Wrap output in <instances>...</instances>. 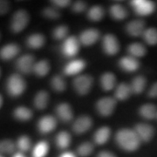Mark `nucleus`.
Listing matches in <instances>:
<instances>
[{"instance_id":"2","label":"nucleus","mask_w":157,"mask_h":157,"mask_svg":"<svg viewBox=\"0 0 157 157\" xmlns=\"http://www.w3.org/2000/svg\"><path fill=\"white\" fill-rule=\"evenodd\" d=\"M7 92L12 97H17L21 95L25 92L26 84L24 78L18 74H12L7 80Z\"/></svg>"},{"instance_id":"50","label":"nucleus","mask_w":157,"mask_h":157,"mask_svg":"<svg viewBox=\"0 0 157 157\" xmlns=\"http://www.w3.org/2000/svg\"><path fill=\"white\" fill-rule=\"evenodd\" d=\"M0 73H1V72H0Z\"/></svg>"},{"instance_id":"6","label":"nucleus","mask_w":157,"mask_h":157,"mask_svg":"<svg viewBox=\"0 0 157 157\" xmlns=\"http://www.w3.org/2000/svg\"><path fill=\"white\" fill-rule=\"evenodd\" d=\"M116 106V101L111 97L102 98L98 101L96 104V107L98 112L102 116H109L111 115Z\"/></svg>"},{"instance_id":"1","label":"nucleus","mask_w":157,"mask_h":157,"mask_svg":"<svg viewBox=\"0 0 157 157\" xmlns=\"http://www.w3.org/2000/svg\"><path fill=\"white\" fill-rule=\"evenodd\" d=\"M115 139L118 145L126 151H135L140 147V138L138 137L135 130L132 129H121L115 135Z\"/></svg>"},{"instance_id":"21","label":"nucleus","mask_w":157,"mask_h":157,"mask_svg":"<svg viewBox=\"0 0 157 157\" xmlns=\"http://www.w3.org/2000/svg\"><path fill=\"white\" fill-rule=\"evenodd\" d=\"M27 45L33 49H39L42 47L45 42V37L42 34H33L27 39Z\"/></svg>"},{"instance_id":"32","label":"nucleus","mask_w":157,"mask_h":157,"mask_svg":"<svg viewBox=\"0 0 157 157\" xmlns=\"http://www.w3.org/2000/svg\"><path fill=\"white\" fill-rule=\"evenodd\" d=\"M49 150V146L46 141H40L34 147L33 155V157H45Z\"/></svg>"},{"instance_id":"5","label":"nucleus","mask_w":157,"mask_h":157,"mask_svg":"<svg viewBox=\"0 0 157 157\" xmlns=\"http://www.w3.org/2000/svg\"><path fill=\"white\" fill-rule=\"evenodd\" d=\"M93 85V78L89 75H79L73 81V86L76 92L80 95H85L89 93Z\"/></svg>"},{"instance_id":"47","label":"nucleus","mask_w":157,"mask_h":157,"mask_svg":"<svg viewBox=\"0 0 157 157\" xmlns=\"http://www.w3.org/2000/svg\"><path fill=\"white\" fill-rule=\"evenodd\" d=\"M2 102H3V99H2V97L0 95V107L2 106Z\"/></svg>"},{"instance_id":"38","label":"nucleus","mask_w":157,"mask_h":157,"mask_svg":"<svg viewBox=\"0 0 157 157\" xmlns=\"http://www.w3.org/2000/svg\"><path fill=\"white\" fill-rule=\"evenodd\" d=\"M17 147L22 151H27L31 147V141L27 136H21L17 140Z\"/></svg>"},{"instance_id":"9","label":"nucleus","mask_w":157,"mask_h":157,"mask_svg":"<svg viewBox=\"0 0 157 157\" xmlns=\"http://www.w3.org/2000/svg\"><path fill=\"white\" fill-rule=\"evenodd\" d=\"M103 49L108 55H115L120 50V44L115 36L107 34L103 39Z\"/></svg>"},{"instance_id":"35","label":"nucleus","mask_w":157,"mask_h":157,"mask_svg":"<svg viewBox=\"0 0 157 157\" xmlns=\"http://www.w3.org/2000/svg\"><path fill=\"white\" fill-rule=\"evenodd\" d=\"M94 146L89 142H84L78 147V154L82 157H86L92 154Z\"/></svg>"},{"instance_id":"44","label":"nucleus","mask_w":157,"mask_h":157,"mask_svg":"<svg viewBox=\"0 0 157 157\" xmlns=\"http://www.w3.org/2000/svg\"><path fill=\"white\" fill-rule=\"evenodd\" d=\"M97 157H116L113 154L110 153L108 151H101V153H99V155H97Z\"/></svg>"},{"instance_id":"19","label":"nucleus","mask_w":157,"mask_h":157,"mask_svg":"<svg viewBox=\"0 0 157 157\" xmlns=\"http://www.w3.org/2000/svg\"><path fill=\"white\" fill-rule=\"evenodd\" d=\"M139 113L141 117L147 120H153L157 116V109L153 104H145L140 107Z\"/></svg>"},{"instance_id":"31","label":"nucleus","mask_w":157,"mask_h":157,"mask_svg":"<svg viewBox=\"0 0 157 157\" xmlns=\"http://www.w3.org/2000/svg\"><path fill=\"white\" fill-rule=\"evenodd\" d=\"M71 142V136L67 132H60L56 138L57 146L61 149L67 148Z\"/></svg>"},{"instance_id":"39","label":"nucleus","mask_w":157,"mask_h":157,"mask_svg":"<svg viewBox=\"0 0 157 157\" xmlns=\"http://www.w3.org/2000/svg\"><path fill=\"white\" fill-rule=\"evenodd\" d=\"M42 13L45 17L51 18V19H57L60 17V13L59 12V11H57L56 9H53V8H50V7L45 8Z\"/></svg>"},{"instance_id":"25","label":"nucleus","mask_w":157,"mask_h":157,"mask_svg":"<svg viewBox=\"0 0 157 157\" xmlns=\"http://www.w3.org/2000/svg\"><path fill=\"white\" fill-rule=\"evenodd\" d=\"M146 78L143 76H137L135 77L132 83H131V90L132 92L135 94H139L140 93H142V91L144 90L145 86H146Z\"/></svg>"},{"instance_id":"10","label":"nucleus","mask_w":157,"mask_h":157,"mask_svg":"<svg viewBox=\"0 0 157 157\" xmlns=\"http://www.w3.org/2000/svg\"><path fill=\"white\" fill-rule=\"evenodd\" d=\"M34 65V57L29 54L20 57L17 61V69L23 73H30L33 72Z\"/></svg>"},{"instance_id":"42","label":"nucleus","mask_w":157,"mask_h":157,"mask_svg":"<svg viewBox=\"0 0 157 157\" xmlns=\"http://www.w3.org/2000/svg\"><path fill=\"white\" fill-rule=\"evenodd\" d=\"M52 3L58 7H66L70 4V1H68V0H54V1H52Z\"/></svg>"},{"instance_id":"13","label":"nucleus","mask_w":157,"mask_h":157,"mask_svg":"<svg viewBox=\"0 0 157 157\" xmlns=\"http://www.w3.org/2000/svg\"><path fill=\"white\" fill-rule=\"evenodd\" d=\"M127 33L133 37H139L145 32V23L140 19H136L128 24Z\"/></svg>"},{"instance_id":"12","label":"nucleus","mask_w":157,"mask_h":157,"mask_svg":"<svg viewBox=\"0 0 157 157\" xmlns=\"http://www.w3.org/2000/svg\"><path fill=\"white\" fill-rule=\"evenodd\" d=\"M56 125L57 121L55 118L51 115H45L39 120L38 127L41 133L47 134V133L52 132V130H54V128H56Z\"/></svg>"},{"instance_id":"24","label":"nucleus","mask_w":157,"mask_h":157,"mask_svg":"<svg viewBox=\"0 0 157 157\" xmlns=\"http://www.w3.org/2000/svg\"><path fill=\"white\" fill-rule=\"evenodd\" d=\"M49 95L45 91L39 92L34 99V105L38 109H45L48 105Z\"/></svg>"},{"instance_id":"18","label":"nucleus","mask_w":157,"mask_h":157,"mask_svg":"<svg viewBox=\"0 0 157 157\" xmlns=\"http://www.w3.org/2000/svg\"><path fill=\"white\" fill-rule=\"evenodd\" d=\"M86 67V63L82 59H75L68 63L64 69V72L67 75H74L80 73Z\"/></svg>"},{"instance_id":"4","label":"nucleus","mask_w":157,"mask_h":157,"mask_svg":"<svg viewBox=\"0 0 157 157\" xmlns=\"http://www.w3.org/2000/svg\"><path fill=\"white\" fill-rule=\"evenodd\" d=\"M131 6H133L135 12L140 16H148L155 9V4L147 0H134L131 1Z\"/></svg>"},{"instance_id":"43","label":"nucleus","mask_w":157,"mask_h":157,"mask_svg":"<svg viewBox=\"0 0 157 157\" xmlns=\"http://www.w3.org/2000/svg\"><path fill=\"white\" fill-rule=\"evenodd\" d=\"M148 96L150 98H157V82L151 86V88L148 91Z\"/></svg>"},{"instance_id":"29","label":"nucleus","mask_w":157,"mask_h":157,"mask_svg":"<svg viewBox=\"0 0 157 157\" xmlns=\"http://www.w3.org/2000/svg\"><path fill=\"white\" fill-rule=\"evenodd\" d=\"M14 116L19 121H25L33 117V113L27 107H19L14 111Z\"/></svg>"},{"instance_id":"37","label":"nucleus","mask_w":157,"mask_h":157,"mask_svg":"<svg viewBox=\"0 0 157 157\" xmlns=\"http://www.w3.org/2000/svg\"><path fill=\"white\" fill-rule=\"evenodd\" d=\"M68 33V28L66 25H60L57 27L53 32V36L56 39H65Z\"/></svg>"},{"instance_id":"11","label":"nucleus","mask_w":157,"mask_h":157,"mask_svg":"<svg viewBox=\"0 0 157 157\" xmlns=\"http://www.w3.org/2000/svg\"><path fill=\"white\" fill-rule=\"evenodd\" d=\"M100 38V33L95 29H88L84 31L79 36V41L82 45H92Z\"/></svg>"},{"instance_id":"8","label":"nucleus","mask_w":157,"mask_h":157,"mask_svg":"<svg viewBox=\"0 0 157 157\" xmlns=\"http://www.w3.org/2000/svg\"><path fill=\"white\" fill-rule=\"evenodd\" d=\"M135 133L137 134L138 137L140 138V141L148 142L154 136L155 129L151 125L146 123H139L135 126Z\"/></svg>"},{"instance_id":"15","label":"nucleus","mask_w":157,"mask_h":157,"mask_svg":"<svg viewBox=\"0 0 157 157\" xmlns=\"http://www.w3.org/2000/svg\"><path fill=\"white\" fill-rule=\"evenodd\" d=\"M93 121L88 116H81L73 124V130L77 134H83L91 128Z\"/></svg>"},{"instance_id":"3","label":"nucleus","mask_w":157,"mask_h":157,"mask_svg":"<svg viewBox=\"0 0 157 157\" xmlns=\"http://www.w3.org/2000/svg\"><path fill=\"white\" fill-rule=\"evenodd\" d=\"M29 23L28 13L25 10H18L15 12L11 19V29L13 33H20L26 27Z\"/></svg>"},{"instance_id":"14","label":"nucleus","mask_w":157,"mask_h":157,"mask_svg":"<svg viewBox=\"0 0 157 157\" xmlns=\"http://www.w3.org/2000/svg\"><path fill=\"white\" fill-rule=\"evenodd\" d=\"M119 65L121 67V69H123L126 72H129V73L135 72L140 67L139 61L132 56L123 57L119 62Z\"/></svg>"},{"instance_id":"34","label":"nucleus","mask_w":157,"mask_h":157,"mask_svg":"<svg viewBox=\"0 0 157 157\" xmlns=\"http://www.w3.org/2000/svg\"><path fill=\"white\" fill-rule=\"evenodd\" d=\"M52 86L57 92H63L66 90V82L61 76H54L52 79Z\"/></svg>"},{"instance_id":"41","label":"nucleus","mask_w":157,"mask_h":157,"mask_svg":"<svg viewBox=\"0 0 157 157\" xmlns=\"http://www.w3.org/2000/svg\"><path fill=\"white\" fill-rule=\"evenodd\" d=\"M10 10V3L7 1L0 0V15H4Z\"/></svg>"},{"instance_id":"27","label":"nucleus","mask_w":157,"mask_h":157,"mask_svg":"<svg viewBox=\"0 0 157 157\" xmlns=\"http://www.w3.org/2000/svg\"><path fill=\"white\" fill-rule=\"evenodd\" d=\"M110 14L113 18L116 20H122L128 16V12L123 6L121 5H113L110 8Z\"/></svg>"},{"instance_id":"7","label":"nucleus","mask_w":157,"mask_h":157,"mask_svg":"<svg viewBox=\"0 0 157 157\" xmlns=\"http://www.w3.org/2000/svg\"><path fill=\"white\" fill-rule=\"evenodd\" d=\"M79 50V42L75 37H69L66 39L62 45V52L68 58L74 57Z\"/></svg>"},{"instance_id":"45","label":"nucleus","mask_w":157,"mask_h":157,"mask_svg":"<svg viewBox=\"0 0 157 157\" xmlns=\"http://www.w3.org/2000/svg\"><path fill=\"white\" fill-rule=\"evenodd\" d=\"M59 157H76V155L71 152H65Z\"/></svg>"},{"instance_id":"17","label":"nucleus","mask_w":157,"mask_h":157,"mask_svg":"<svg viewBox=\"0 0 157 157\" xmlns=\"http://www.w3.org/2000/svg\"><path fill=\"white\" fill-rule=\"evenodd\" d=\"M56 112L59 118L65 122H68L73 119V110L67 103L59 104L57 107Z\"/></svg>"},{"instance_id":"48","label":"nucleus","mask_w":157,"mask_h":157,"mask_svg":"<svg viewBox=\"0 0 157 157\" xmlns=\"http://www.w3.org/2000/svg\"><path fill=\"white\" fill-rule=\"evenodd\" d=\"M0 157H3V156H1V155H0Z\"/></svg>"},{"instance_id":"30","label":"nucleus","mask_w":157,"mask_h":157,"mask_svg":"<svg viewBox=\"0 0 157 157\" xmlns=\"http://www.w3.org/2000/svg\"><path fill=\"white\" fill-rule=\"evenodd\" d=\"M143 39L149 45H157V29L148 28L142 34Z\"/></svg>"},{"instance_id":"36","label":"nucleus","mask_w":157,"mask_h":157,"mask_svg":"<svg viewBox=\"0 0 157 157\" xmlns=\"http://www.w3.org/2000/svg\"><path fill=\"white\" fill-rule=\"evenodd\" d=\"M14 149H15V145L13 141L10 140H0V153L9 154L14 151Z\"/></svg>"},{"instance_id":"28","label":"nucleus","mask_w":157,"mask_h":157,"mask_svg":"<svg viewBox=\"0 0 157 157\" xmlns=\"http://www.w3.org/2000/svg\"><path fill=\"white\" fill-rule=\"evenodd\" d=\"M50 71V66L47 60H40L34 65L33 72L39 77L45 76Z\"/></svg>"},{"instance_id":"20","label":"nucleus","mask_w":157,"mask_h":157,"mask_svg":"<svg viewBox=\"0 0 157 157\" xmlns=\"http://www.w3.org/2000/svg\"><path fill=\"white\" fill-rule=\"evenodd\" d=\"M110 135H111V131L109 128L107 127L101 128L99 130H97L94 135V141L99 145H102L108 140Z\"/></svg>"},{"instance_id":"23","label":"nucleus","mask_w":157,"mask_h":157,"mask_svg":"<svg viewBox=\"0 0 157 157\" xmlns=\"http://www.w3.org/2000/svg\"><path fill=\"white\" fill-rule=\"evenodd\" d=\"M132 93L130 86L126 83H121L117 86L115 90V98L119 101H125L127 100Z\"/></svg>"},{"instance_id":"49","label":"nucleus","mask_w":157,"mask_h":157,"mask_svg":"<svg viewBox=\"0 0 157 157\" xmlns=\"http://www.w3.org/2000/svg\"><path fill=\"white\" fill-rule=\"evenodd\" d=\"M156 118H157V116H156Z\"/></svg>"},{"instance_id":"33","label":"nucleus","mask_w":157,"mask_h":157,"mask_svg":"<svg viewBox=\"0 0 157 157\" xmlns=\"http://www.w3.org/2000/svg\"><path fill=\"white\" fill-rule=\"evenodd\" d=\"M87 16L89 17L90 20L100 21L102 19V17H104V10L101 6H94L89 10Z\"/></svg>"},{"instance_id":"26","label":"nucleus","mask_w":157,"mask_h":157,"mask_svg":"<svg viewBox=\"0 0 157 157\" xmlns=\"http://www.w3.org/2000/svg\"><path fill=\"white\" fill-rule=\"evenodd\" d=\"M129 54L134 58H140L146 54L147 50L145 46L140 43H134L129 45L128 48Z\"/></svg>"},{"instance_id":"16","label":"nucleus","mask_w":157,"mask_h":157,"mask_svg":"<svg viewBox=\"0 0 157 157\" xmlns=\"http://www.w3.org/2000/svg\"><path fill=\"white\" fill-rule=\"evenodd\" d=\"M19 52V47L16 44H8L0 49V58L4 60H8Z\"/></svg>"},{"instance_id":"40","label":"nucleus","mask_w":157,"mask_h":157,"mask_svg":"<svg viewBox=\"0 0 157 157\" xmlns=\"http://www.w3.org/2000/svg\"><path fill=\"white\" fill-rule=\"evenodd\" d=\"M86 5L81 1L75 2L73 6V10L74 12H82L86 10Z\"/></svg>"},{"instance_id":"22","label":"nucleus","mask_w":157,"mask_h":157,"mask_svg":"<svg viewBox=\"0 0 157 157\" xmlns=\"http://www.w3.org/2000/svg\"><path fill=\"white\" fill-rule=\"evenodd\" d=\"M101 83L103 90L110 91L115 86V76L111 73H105L101 76Z\"/></svg>"},{"instance_id":"46","label":"nucleus","mask_w":157,"mask_h":157,"mask_svg":"<svg viewBox=\"0 0 157 157\" xmlns=\"http://www.w3.org/2000/svg\"><path fill=\"white\" fill-rule=\"evenodd\" d=\"M13 157H25L24 155H22L21 153H17V154H15Z\"/></svg>"}]
</instances>
